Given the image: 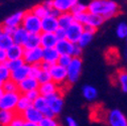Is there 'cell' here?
<instances>
[{
  "label": "cell",
  "instance_id": "1",
  "mask_svg": "<svg viewBox=\"0 0 127 126\" xmlns=\"http://www.w3.org/2000/svg\"><path fill=\"white\" fill-rule=\"evenodd\" d=\"M88 12L108 20L120 14V6L114 0H89Z\"/></svg>",
  "mask_w": 127,
  "mask_h": 126
},
{
  "label": "cell",
  "instance_id": "2",
  "mask_svg": "<svg viewBox=\"0 0 127 126\" xmlns=\"http://www.w3.org/2000/svg\"><path fill=\"white\" fill-rule=\"evenodd\" d=\"M21 26L28 31L29 34H40L42 32L41 19L35 16L30 10H27L24 12Z\"/></svg>",
  "mask_w": 127,
  "mask_h": 126
},
{
  "label": "cell",
  "instance_id": "3",
  "mask_svg": "<svg viewBox=\"0 0 127 126\" xmlns=\"http://www.w3.org/2000/svg\"><path fill=\"white\" fill-rule=\"evenodd\" d=\"M50 74L52 77V81L55 82L63 91L65 87L69 86L68 84V74H67V69L64 68L58 64L53 65L52 68L50 69Z\"/></svg>",
  "mask_w": 127,
  "mask_h": 126
},
{
  "label": "cell",
  "instance_id": "4",
  "mask_svg": "<svg viewBox=\"0 0 127 126\" xmlns=\"http://www.w3.org/2000/svg\"><path fill=\"white\" fill-rule=\"evenodd\" d=\"M83 70V61L81 58H73L71 65L67 68L68 74V84L69 86L77 83L80 79Z\"/></svg>",
  "mask_w": 127,
  "mask_h": 126
},
{
  "label": "cell",
  "instance_id": "5",
  "mask_svg": "<svg viewBox=\"0 0 127 126\" xmlns=\"http://www.w3.org/2000/svg\"><path fill=\"white\" fill-rule=\"evenodd\" d=\"M105 120L109 126H127V117L117 108L107 111Z\"/></svg>",
  "mask_w": 127,
  "mask_h": 126
},
{
  "label": "cell",
  "instance_id": "6",
  "mask_svg": "<svg viewBox=\"0 0 127 126\" xmlns=\"http://www.w3.org/2000/svg\"><path fill=\"white\" fill-rule=\"evenodd\" d=\"M21 94L17 93H4L3 96L0 99V110H8V111H14L16 108V104Z\"/></svg>",
  "mask_w": 127,
  "mask_h": 126
},
{
  "label": "cell",
  "instance_id": "7",
  "mask_svg": "<svg viewBox=\"0 0 127 126\" xmlns=\"http://www.w3.org/2000/svg\"><path fill=\"white\" fill-rule=\"evenodd\" d=\"M46 100H47V104H49L50 109L52 110L53 113H54L56 116L59 115V114L63 111L64 105H65L63 91H59L58 93L54 94V95L47 97Z\"/></svg>",
  "mask_w": 127,
  "mask_h": 126
},
{
  "label": "cell",
  "instance_id": "8",
  "mask_svg": "<svg viewBox=\"0 0 127 126\" xmlns=\"http://www.w3.org/2000/svg\"><path fill=\"white\" fill-rule=\"evenodd\" d=\"M42 52L43 49L41 46L32 50H25L23 54V61L25 64L32 66V65H38L42 62Z\"/></svg>",
  "mask_w": 127,
  "mask_h": 126
},
{
  "label": "cell",
  "instance_id": "9",
  "mask_svg": "<svg viewBox=\"0 0 127 126\" xmlns=\"http://www.w3.org/2000/svg\"><path fill=\"white\" fill-rule=\"evenodd\" d=\"M83 32H84V25L77 21H74L66 29V38L72 43H77Z\"/></svg>",
  "mask_w": 127,
  "mask_h": 126
},
{
  "label": "cell",
  "instance_id": "10",
  "mask_svg": "<svg viewBox=\"0 0 127 126\" xmlns=\"http://www.w3.org/2000/svg\"><path fill=\"white\" fill-rule=\"evenodd\" d=\"M32 106L34 108H36L38 111L41 112V114L43 115V117H50V118H54L56 117V115L53 113V111L50 109L49 104H47V100L45 97L43 96H39L36 100H34L32 102Z\"/></svg>",
  "mask_w": 127,
  "mask_h": 126
},
{
  "label": "cell",
  "instance_id": "11",
  "mask_svg": "<svg viewBox=\"0 0 127 126\" xmlns=\"http://www.w3.org/2000/svg\"><path fill=\"white\" fill-rule=\"evenodd\" d=\"M38 87H39V83L37 81V79L28 77L18 84V92L21 95H24L27 92H30L32 90H37Z\"/></svg>",
  "mask_w": 127,
  "mask_h": 126
},
{
  "label": "cell",
  "instance_id": "12",
  "mask_svg": "<svg viewBox=\"0 0 127 126\" xmlns=\"http://www.w3.org/2000/svg\"><path fill=\"white\" fill-rule=\"evenodd\" d=\"M21 116L25 122H31V123H35V124H38L43 118V115L41 114V112L38 111L33 106H31L27 110H25L21 114Z\"/></svg>",
  "mask_w": 127,
  "mask_h": 126
},
{
  "label": "cell",
  "instance_id": "13",
  "mask_svg": "<svg viewBox=\"0 0 127 126\" xmlns=\"http://www.w3.org/2000/svg\"><path fill=\"white\" fill-rule=\"evenodd\" d=\"M60 26H59L58 18L52 16V15H47L46 17L41 19V30H42V32L55 33L56 30Z\"/></svg>",
  "mask_w": 127,
  "mask_h": 126
},
{
  "label": "cell",
  "instance_id": "14",
  "mask_svg": "<svg viewBox=\"0 0 127 126\" xmlns=\"http://www.w3.org/2000/svg\"><path fill=\"white\" fill-rule=\"evenodd\" d=\"M29 71H30V66L27 64H24L23 66H21L17 70L11 72V78L10 79L13 80L14 82H16L17 84H19L20 82H22L23 80H25L26 78L29 77Z\"/></svg>",
  "mask_w": 127,
  "mask_h": 126
},
{
  "label": "cell",
  "instance_id": "15",
  "mask_svg": "<svg viewBox=\"0 0 127 126\" xmlns=\"http://www.w3.org/2000/svg\"><path fill=\"white\" fill-rule=\"evenodd\" d=\"M39 35H40V46L43 50L56 48L57 42H58V38L56 37L55 33L41 32Z\"/></svg>",
  "mask_w": 127,
  "mask_h": 126
},
{
  "label": "cell",
  "instance_id": "16",
  "mask_svg": "<svg viewBox=\"0 0 127 126\" xmlns=\"http://www.w3.org/2000/svg\"><path fill=\"white\" fill-rule=\"evenodd\" d=\"M38 91H39V94L41 96L47 98V97L54 95V94L58 93L59 91H61V89L55 82L51 81V82H47L45 84H40L38 87Z\"/></svg>",
  "mask_w": 127,
  "mask_h": 126
},
{
  "label": "cell",
  "instance_id": "17",
  "mask_svg": "<svg viewBox=\"0 0 127 126\" xmlns=\"http://www.w3.org/2000/svg\"><path fill=\"white\" fill-rule=\"evenodd\" d=\"M24 12L25 11H17V12H14L13 14L9 15V16L6 17V19L4 20L3 25L11 26L14 28H17V27L21 26L23 16H24Z\"/></svg>",
  "mask_w": 127,
  "mask_h": 126
},
{
  "label": "cell",
  "instance_id": "18",
  "mask_svg": "<svg viewBox=\"0 0 127 126\" xmlns=\"http://www.w3.org/2000/svg\"><path fill=\"white\" fill-rule=\"evenodd\" d=\"M115 83L118 85V87L121 89V91L125 94H127V70L121 69L116 72L114 75Z\"/></svg>",
  "mask_w": 127,
  "mask_h": 126
},
{
  "label": "cell",
  "instance_id": "19",
  "mask_svg": "<svg viewBox=\"0 0 127 126\" xmlns=\"http://www.w3.org/2000/svg\"><path fill=\"white\" fill-rule=\"evenodd\" d=\"M78 2V0H54V8L58 9L61 13L71 12L74 5Z\"/></svg>",
  "mask_w": 127,
  "mask_h": 126
},
{
  "label": "cell",
  "instance_id": "20",
  "mask_svg": "<svg viewBox=\"0 0 127 126\" xmlns=\"http://www.w3.org/2000/svg\"><path fill=\"white\" fill-rule=\"evenodd\" d=\"M29 36V33L28 31L23 28L22 26H19L15 29L14 33L12 35V38H13V41L15 44H19V45H24V43L26 42L27 38Z\"/></svg>",
  "mask_w": 127,
  "mask_h": 126
},
{
  "label": "cell",
  "instance_id": "21",
  "mask_svg": "<svg viewBox=\"0 0 127 126\" xmlns=\"http://www.w3.org/2000/svg\"><path fill=\"white\" fill-rule=\"evenodd\" d=\"M59 58H60V54L58 53L56 48H54V49H45L42 52V62L49 63V64L52 65V66L58 64Z\"/></svg>",
  "mask_w": 127,
  "mask_h": 126
},
{
  "label": "cell",
  "instance_id": "22",
  "mask_svg": "<svg viewBox=\"0 0 127 126\" xmlns=\"http://www.w3.org/2000/svg\"><path fill=\"white\" fill-rule=\"evenodd\" d=\"M24 48L22 45L19 44H13L10 48L6 51L7 54V61L8 60H18V59H22L23 58V54H24Z\"/></svg>",
  "mask_w": 127,
  "mask_h": 126
},
{
  "label": "cell",
  "instance_id": "23",
  "mask_svg": "<svg viewBox=\"0 0 127 126\" xmlns=\"http://www.w3.org/2000/svg\"><path fill=\"white\" fill-rule=\"evenodd\" d=\"M74 44L75 43H72L67 38L62 39V40H58L57 45H56V50L58 51V53L60 55H71L72 56Z\"/></svg>",
  "mask_w": 127,
  "mask_h": 126
},
{
  "label": "cell",
  "instance_id": "24",
  "mask_svg": "<svg viewBox=\"0 0 127 126\" xmlns=\"http://www.w3.org/2000/svg\"><path fill=\"white\" fill-rule=\"evenodd\" d=\"M82 95L88 102H94L98 98V90L92 85H85L82 88Z\"/></svg>",
  "mask_w": 127,
  "mask_h": 126
},
{
  "label": "cell",
  "instance_id": "25",
  "mask_svg": "<svg viewBox=\"0 0 127 126\" xmlns=\"http://www.w3.org/2000/svg\"><path fill=\"white\" fill-rule=\"evenodd\" d=\"M58 21H59V26L60 27L67 29L75 21V17L71 12H63L58 17Z\"/></svg>",
  "mask_w": 127,
  "mask_h": 126
},
{
  "label": "cell",
  "instance_id": "26",
  "mask_svg": "<svg viewBox=\"0 0 127 126\" xmlns=\"http://www.w3.org/2000/svg\"><path fill=\"white\" fill-rule=\"evenodd\" d=\"M31 106H32V102L28 100L25 95H20L18 102L16 104V108H15V113L21 115L25 110H27Z\"/></svg>",
  "mask_w": 127,
  "mask_h": 126
},
{
  "label": "cell",
  "instance_id": "27",
  "mask_svg": "<svg viewBox=\"0 0 127 126\" xmlns=\"http://www.w3.org/2000/svg\"><path fill=\"white\" fill-rule=\"evenodd\" d=\"M105 19L99 15H96V14H93V13H90L88 12V17H87V22L85 25H89L91 27H94L98 29L99 27H101L104 23Z\"/></svg>",
  "mask_w": 127,
  "mask_h": 126
},
{
  "label": "cell",
  "instance_id": "28",
  "mask_svg": "<svg viewBox=\"0 0 127 126\" xmlns=\"http://www.w3.org/2000/svg\"><path fill=\"white\" fill-rule=\"evenodd\" d=\"M40 46V35L39 34H29L26 42L24 43V50H32Z\"/></svg>",
  "mask_w": 127,
  "mask_h": 126
},
{
  "label": "cell",
  "instance_id": "29",
  "mask_svg": "<svg viewBox=\"0 0 127 126\" xmlns=\"http://www.w3.org/2000/svg\"><path fill=\"white\" fill-rule=\"evenodd\" d=\"M16 113L8 110H0V126H8Z\"/></svg>",
  "mask_w": 127,
  "mask_h": 126
},
{
  "label": "cell",
  "instance_id": "30",
  "mask_svg": "<svg viewBox=\"0 0 127 126\" xmlns=\"http://www.w3.org/2000/svg\"><path fill=\"white\" fill-rule=\"evenodd\" d=\"M88 3H89V0H78V2L72 8L71 13L73 15H77L80 13L88 12Z\"/></svg>",
  "mask_w": 127,
  "mask_h": 126
},
{
  "label": "cell",
  "instance_id": "31",
  "mask_svg": "<svg viewBox=\"0 0 127 126\" xmlns=\"http://www.w3.org/2000/svg\"><path fill=\"white\" fill-rule=\"evenodd\" d=\"M30 11L32 12V13L35 15V16H37L38 18L42 19V18L46 17L47 15H50V11H51V10H49V9H47V8L41 3V4H37V5L33 6L32 8L30 9Z\"/></svg>",
  "mask_w": 127,
  "mask_h": 126
},
{
  "label": "cell",
  "instance_id": "32",
  "mask_svg": "<svg viewBox=\"0 0 127 126\" xmlns=\"http://www.w3.org/2000/svg\"><path fill=\"white\" fill-rule=\"evenodd\" d=\"M13 44H14V41H13V38L11 35H8L4 32L0 34V49L1 50L7 51Z\"/></svg>",
  "mask_w": 127,
  "mask_h": 126
},
{
  "label": "cell",
  "instance_id": "33",
  "mask_svg": "<svg viewBox=\"0 0 127 126\" xmlns=\"http://www.w3.org/2000/svg\"><path fill=\"white\" fill-rule=\"evenodd\" d=\"M94 35H95V34H93V33H91V32H88V31H84V32L82 33V35H81V37L79 38L77 44L80 45L82 49L86 48L87 45H89V44L92 42V40H93V38H94Z\"/></svg>",
  "mask_w": 127,
  "mask_h": 126
},
{
  "label": "cell",
  "instance_id": "34",
  "mask_svg": "<svg viewBox=\"0 0 127 126\" xmlns=\"http://www.w3.org/2000/svg\"><path fill=\"white\" fill-rule=\"evenodd\" d=\"M2 90L4 93H17L18 92V84L13 80L9 79L2 84Z\"/></svg>",
  "mask_w": 127,
  "mask_h": 126
},
{
  "label": "cell",
  "instance_id": "35",
  "mask_svg": "<svg viewBox=\"0 0 127 126\" xmlns=\"http://www.w3.org/2000/svg\"><path fill=\"white\" fill-rule=\"evenodd\" d=\"M25 64L23 59H18V60H8L6 63H5V65L6 67L9 69L10 72H13L15 70H17L18 68H20L21 66H23Z\"/></svg>",
  "mask_w": 127,
  "mask_h": 126
},
{
  "label": "cell",
  "instance_id": "36",
  "mask_svg": "<svg viewBox=\"0 0 127 126\" xmlns=\"http://www.w3.org/2000/svg\"><path fill=\"white\" fill-rule=\"evenodd\" d=\"M116 35L121 39H126L127 37V23L120 22L116 27Z\"/></svg>",
  "mask_w": 127,
  "mask_h": 126
},
{
  "label": "cell",
  "instance_id": "37",
  "mask_svg": "<svg viewBox=\"0 0 127 126\" xmlns=\"http://www.w3.org/2000/svg\"><path fill=\"white\" fill-rule=\"evenodd\" d=\"M11 78V72L6 67L5 64H0V81L2 83L6 82Z\"/></svg>",
  "mask_w": 127,
  "mask_h": 126
},
{
  "label": "cell",
  "instance_id": "38",
  "mask_svg": "<svg viewBox=\"0 0 127 126\" xmlns=\"http://www.w3.org/2000/svg\"><path fill=\"white\" fill-rule=\"evenodd\" d=\"M72 61H73V57L71 55H60V58L58 60V65L67 69L71 65Z\"/></svg>",
  "mask_w": 127,
  "mask_h": 126
},
{
  "label": "cell",
  "instance_id": "39",
  "mask_svg": "<svg viewBox=\"0 0 127 126\" xmlns=\"http://www.w3.org/2000/svg\"><path fill=\"white\" fill-rule=\"evenodd\" d=\"M37 81H38L39 85H40V84H45V83H47V82H51V81H52V77H51L50 72H49V71H43V70H41L39 76L37 77Z\"/></svg>",
  "mask_w": 127,
  "mask_h": 126
},
{
  "label": "cell",
  "instance_id": "40",
  "mask_svg": "<svg viewBox=\"0 0 127 126\" xmlns=\"http://www.w3.org/2000/svg\"><path fill=\"white\" fill-rule=\"evenodd\" d=\"M38 126H60L58 120L56 117L50 118V117H43L42 120L38 123Z\"/></svg>",
  "mask_w": 127,
  "mask_h": 126
},
{
  "label": "cell",
  "instance_id": "41",
  "mask_svg": "<svg viewBox=\"0 0 127 126\" xmlns=\"http://www.w3.org/2000/svg\"><path fill=\"white\" fill-rule=\"evenodd\" d=\"M41 72V68H40V64L38 65H32L30 66V71H29V77H32L37 79V77L39 76Z\"/></svg>",
  "mask_w": 127,
  "mask_h": 126
},
{
  "label": "cell",
  "instance_id": "42",
  "mask_svg": "<svg viewBox=\"0 0 127 126\" xmlns=\"http://www.w3.org/2000/svg\"><path fill=\"white\" fill-rule=\"evenodd\" d=\"M24 122L25 121L22 118V116L19 115V114H16V115H15V117L12 119V121L9 123L8 126H23Z\"/></svg>",
  "mask_w": 127,
  "mask_h": 126
},
{
  "label": "cell",
  "instance_id": "43",
  "mask_svg": "<svg viewBox=\"0 0 127 126\" xmlns=\"http://www.w3.org/2000/svg\"><path fill=\"white\" fill-rule=\"evenodd\" d=\"M75 17V21L81 23L83 25L86 24L87 22V17H88V12H84V13H80V14H77V15H74Z\"/></svg>",
  "mask_w": 127,
  "mask_h": 126
},
{
  "label": "cell",
  "instance_id": "44",
  "mask_svg": "<svg viewBox=\"0 0 127 126\" xmlns=\"http://www.w3.org/2000/svg\"><path fill=\"white\" fill-rule=\"evenodd\" d=\"M24 95L26 96V98L28 100H30L31 102H33L34 100H36L40 96V94H39V91L37 89V90H32V91H30V92H27L26 94H24Z\"/></svg>",
  "mask_w": 127,
  "mask_h": 126
},
{
  "label": "cell",
  "instance_id": "45",
  "mask_svg": "<svg viewBox=\"0 0 127 126\" xmlns=\"http://www.w3.org/2000/svg\"><path fill=\"white\" fill-rule=\"evenodd\" d=\"M82 54H83V49L79 44L75 43L74 48H73V52H72V57L73 58H81Z\"/></svg>",
  "mask_w": 127,
  "mask_h": 126
},
{
  "label": "cell",
  "instance_id": "46",
  "mask_svg": "<svg viewBox=\"0 0 127 126\" xmlns=\"http://www.w3.org/2000/svg\"><path fill=\"white\" fill-rule=\"evenodd\" d=\"M55 35H56V37L58 38V40L66 39V29H65V28H62V27H59V28L56 30Z\"/></svg>",
  "mask_w": 127,
  "mask_h": 126
},
{
  "label": "cell",
  "instance_id": "47",
  "mask_svg": "<svg viewBox=\"0 0 127 126\" xmlns=\"http://www.w3.org/2000/svg\"><path fill=\"white\" fill-rule=\"evenodd\" d=\"M2 28H3V32H4V33H6V34H8V35H11V36L13 35L15 29H16V28H14V27L7 26V25H3V24H2Z\"/></svg>",
  "mask_w": 127,
  "mask_h": 126
},
{
  "label": "cell",
  "instance_id": "48",
  "mask_svg": "<svg viewBox=\"0 0 127 126\" xmlns=\"http://www.w3.org/2000/svg\"><path fill=\"white\" fill-rule=\"evenodd\" d=\"M66 125L67 126H79L78 122L73 117H71V116H68L66 118Z\"/></svg>",
  "mask_w": 127,
  "mask_h": 126
},
{
  "label": "cell",
  "instance_id": "49",
  "mask_svg": "<svg viewBox=\"0 0 127 126\" xmlns=\"http://www.w3.org/2000/svg\"><path fill=\"white\" fill-rule=\"evenodd\" d=\"M7 62V54L6 51L0 49V64H5Z\"/></svg>",
  "mask_w": 127,
  "mask_h": 126
},
{
  "label": "cell",
  "instance_id": "50",
  "mask_svg": "<svg viewBox=\"0 0 127 126\" xmlns=\"http://www.w3.org/2000/svg\"><path fill=\"white\" fill-rule=\"evenodd\" d=\"M49 10H52L54 8V0H45V1L42 3Z\"/></svg>",
  "mask_w": 127,
  "mask_h": 126
},
{
  "label": "cell",
  "instance_id": "51",
  "mask_svg": "<svg viewBox=\"0 0 127 126\" xmlns=\"http://www.w3.org/2000/svg\"><path fill=\"white\" fill-rule=\"evenodd\" d=\"M40 68L43 71H50V69L52 68V65H50L49 63H45V62H41L40 63Z\"/></svg>",
  "mask_w": 127,
  "mask_h": 126
},
{
  "label": "cell",
  "instance_id": "52",
  "mask_svg": "<svg viewBox=\"0 0 127 126\" xmlns=\"http://www.w3.org/2000/svg\"><path fill=\"white\" fill-rule=\"evenodd\" d=\"M84 31H88V32H91V33L95 34L96 33V31H97V29L94 28V27H91L89 25H84Z\"/></svg>",
  "mask_w": 127,
  "mask_h": 126
},
{
  "label": "cell",
  "instance_id": "53",
  "mask_svg": "<svg viewBox=\"0 0 127 126\" xmlns=\"http://www.w3.org/2000/svg\"><path fill=\"white\" fill-rule=\"evenodd\" d=\"M50 15H52V16H54V17H56V18H58L60 15H61V12L58 10V9H56V8H53L51 11H50Z\"/></svg>",
  "mask_w": 127,
  "mask_h": 126
},
{
  "label": "cell",
  "instance_id": "54",
  "mask_svg": "<svg viewBox=\"0 0 127 126\" xmlns=\"http://www.w3.org/2000/svg\"><path fill=\"white\" fill-rule=\"evenodd\" d=\"M23 126H38V124H35V123H31V122H24Z\"/></svg>",
  "mask_w": 127,
  "mask_h": 126
},
{
  "label": "cell",
  "instance_id": "55",
  "mask_svg": "<svg viewBox=\"0 0 127 126\" xmlns=\"http://www.w3.org/2000/svg\"><path fill=\"white\" fill-rule=\"evenodd\" d=\"M3 94H4V92H3L2 88H0V99H1V97L3 96Z\"/></svg>",
  "mask_w": 127,
  "mask_h": 126
},
{
  "label": "cell",
  "instance_id": "56",
  "mask_svg": "<svg viewBox=\"0 0 127 126\" xmlns=\"http://www.w3.org/2000/svg\"><path fill=\"white\" fill-rule=\"evenodd\" d=\"M3 32V28H2V25H0V34Z\"/></svg>",
  "mask_w": 127,
  "mask_h": 126
},
{
  "label": "cell",
  "instance_id": "57",
  "mask_svg": "<svg viewBox=\"0 0 127 126\" xmlns=\"http://www.w3.org/2000/svg\"><path fill=\"white\" fill-rule=\"evenodd\" d=\"M2 84H3V83H2L1 81H0V88H2Z\"/></svg>",
  "mask_w": 127,
  "mask_h": 126
},
{
  "label": "cell",
  "instance_id": "58",
  "mask_svg": "<svg viewBox=\"0 0 127 126\" xmlns=\"http://www.w3.org/2000/svg\"><path fill=\"white\" fill-rule=\"evenodd\" d=\"M125 57L127 58V49H126V51H125Z\"/></svg>",
  "mask_w": 127,
  "mask_h": 126
},
{
  "label": "cell",
  "instance_id": "59",
  "mask_svg": "<svg viewBox=\"0 0 127 126\" xmlns=\"http://www.w3.org/2000/svg\"><path fill=\"white\" fill-rule=\"evenodd\" d=\"M126 42H127V37H126Z\"/></svg>",
  "mask_w": 127,
  "mask_h": 126
},
{
  "label": "cell",
  "instance_id": "60",
  "mask_svg": "<svg viewBox=\"0 0 127 126\" xmlns=\"http://www.w3.org/2000/svg\"><path fill=\"white\" fill-rule=\"evenodd\" d=\"M126 61H127V58H126Z\"/></svg>",
  "mask_w": 127,
  "mask_h": 126
}]
</instances>
